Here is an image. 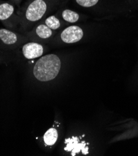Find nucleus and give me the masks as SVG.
<instances>
[{"label":"nucleus","instance_id":"nucleus-7","mask_svg":"<svg viewBox=\"0 0 138 156\" xmlns=\"http://www.w3.org/2000/svg\"><path fill=\"white\" fill-rule=\"evenodd\" d=\"M83 36L82 29L78 26H71L65 28L60 34V39L66 44H73L80 41Z\"/></svg>","mask_w":138,"mask_h":156},{"label":"nucleus","instance_id":"nucleus-1","mask_svg":"<svg viewBox=\"0 0 138 156\" xmlns=\"http://www.w3.org/2000/svg\"><path fill=\"white\" fill-rule=\"evenodd\" d=\"M48 8L47 0H29L19 14V24L26 30L33 28L45 16Z\"/></svg>","mask_w":138,"mask_h":156},{"label":"nucleus","instance_id":"nucleus-3","mask_svg":"<svg viewBox=\"0 0 138 156\" xmlns=\"http://www.w3.org/2000/svg\"><path fill=\"white\" fill-rule=\"evenodd\" d=\"M19 15L15 12L14 5L11 2L0 3V21L6 27L13 29L19 24Z\"/></svg>","mask_w":138,"mask_h":156},{"label":"nucleus","instance_id":"nucleus-13","mask_svg":"<svg viewBox=\"0 0 138 156\" xmlns=\"http://www.w3.org/2000/svg\"><path fill=\"white\" fill-rule=\"evenodd\" d=\"M9 1H10L11 3H12L14 4V5H19L21 3L22 0H9Z\"/></svg>","mask_w":138,"mask_h":156},{"label":"nucleus","instance_id":"nucleus-12","mask_svg":"<svg viewBox=\"0 0 138 156\" xmlns=\"http://www.w3.org/2000/svg\"><path fill=\"white\" fill-rule=\"evenodd\" d=\"M99 0H75L79 5L84 8H90L96 5Z\"/></svg>","mask_w":138,"mask_h":156},{"label":"nucleus","instance_id":"nucleus-9","mask_svg":"<svg viewBox=\"0 0 138 156\" xmlns=\"http://www.w3.org/2000/svg\"><path fill=\"white\" fill-rule=\"evenodd\" d=\"M57 130L54 128H51L45 132L43 136V140L46 146H53L55 144L58 139Z\"/></svg>","mask_w":138,"mask_h":156},{"label":"nucleus","instance_id":"nucleus-5","mask_svg":"<svg viewBox=\"0 0 138 156\" xmlns=\"http://www.w3.org/2000/svg\"><path fill=\"white\" fill-rule=\"evenodd\" d=\"M53 35V30L44 23H39L35 25L32 29L26 33V36L29 41L39 42L49 39Z\"/></svg>","mask_w":138,"mask_h":156},{"label":"nucleus","instance_id":"nucleus-11","mask_svg":"<svg viewBox=\"0 0 138 156\" xmlns=\"http://www.w3.org/2000/svg\"><path fill=\"white\" fill-rule=\"evenodd\" d=\"M44 24L52 30H57L61 26L60 20L54 15L46 18L44 21Z\"/></svg>","mask_w":138,"mask_h":156},{"label":"nucleus","instance_id":"nucleus-4","mask_svg":"<svg viewBox=\"0 0 138 156\" xmlns=\"http://www.w3.org/2000/svg\"><path fill=\"white\" fill-rule=\"evenodd\" d=\"M29 39L26 35L18 34L6 28H0V42L9 49H16Z\"/></svg>","mask_w":138,"mask_h":156},{"label":"nucleus","instance_id":"nucleus-2","mask_svg":"<svg viewBox=\"0 0 138 156\" xmlns=\"http://www.w3.org/2000/svg\"><path fill=\"white\" fill-rule=\"evenodd\" d=\"M61 65L60 58L55 54L42 56L36 61L33 67V75L39 82L52 80L59 73Z\"/></svg>","mask_w":138,"mask_h":156},{"label":"nucleus","instance_id":"nucleus-10","mask_svg":"<svg viewBox=\"0 0 138 156\" xmlns=\"http://www.w3.org/2000/svg\"><path fill=\"white\" fill-rule=\"evenodd\" d=\"M63 20L70 23H74L78 21L80 18L79 14L70 9H64L62 12Z\"/></svg>","mask_w":138,"mask_h":156},{"label":"nucleus","instance_id":"nucleus-6","mask_svg":"<svg viewBox=\"0 0 138 156\" xmlns=\"http://www.w3.org/2000/svg\"><path fill=\"white\" fill-rule=\"evenodd\" d=\"M21 52L25 58L33 60L42 56L44 52V48L43 45L39 42H27L22 45Z\"/></svg>","mask_w":138,"mask_h":156},{"label":"nucleus","instance_id":"nucleus-14","mask_svg":"<svg viewBox=\"0 0 138 156\" xmlns=\"http://www.w3.org/2000/svg\"><path fill=\"white\" fill-rule=\"evenodd\" d=\"M0 61H1V58H0Z\"/></svg>","mask_w":138,"mask_h":156},{"label":"nucleus","instance_id":"nucleus-8","mask_svg":"<svg viewBox=\"0 0 138 156\" xmlns=\"http://www.w3.org/2000/svg\"><path fill=\"white\" fill-rule=\"evenodd\" d=\"M65 143L67 146L64 148L65 151H72V155H75L76 153L82 152L83 154H88V148L87 146L86 143L80 142V140L77 137H72L65 140Z\"/></svg>","mask_w":138,"mask_h":156}]
</instances>
